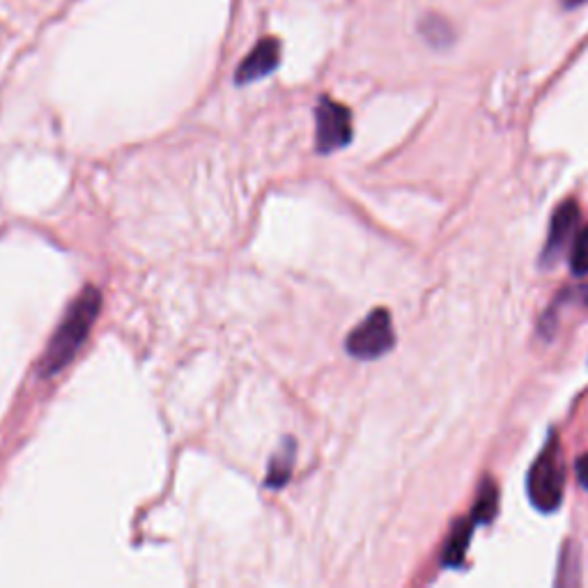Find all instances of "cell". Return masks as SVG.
<instances>
[{"label":"cell","instance_id":"obj_10","mask_svg":"<svg viewBox=\"0 0 588 588\" xmlns=\"http://www.w3.org/2000/svg\"><path fill=\"white\" fill-rule=\"evenodd\" d=\"M571 267L575 276H588V228L579 230L571 249Z\"/></svg>","mask_w":588,"mask_h":588},{"label":"cell","instance_id":"obj_6","mask_svg":"<svg viewBox=\"0 0 588 588\" xmlns=\"http://www.w3.org/2000/svg\"><path fill=\"white\" fill-rule=\"evenodd\" d=\"M278 60H280L278 39H274V37L260 39L255 49L237 68L235 81L239 85H247V83H253L257 79H265L267 74H272L278 68Z\"/></svg>","mask_w":588,"mask_h":588},{"label":"cell","instance_id":"obj_8","mask_svg":"<svg viewBox=\"0 0 588 588\" xmlns=\"http://www.w3.org/2000/svg\"><path fill=\"white\" fill-rule=\"evenodd\" d=\"M295 457H297V444H295V440H283L280 448L274 453L272 463H269L265 485H269L272 490H278V488L286 485L290 481V476H292Z\"/></svg>","mask_w":588,"mask_h":588},{"label":"cell","instance_id":"obj_11","mask_svg":"<svg viewBox=\"0 0 588 588\" xmlns=\"http://www.w3.org/2000/svg\"><path fill=\"white\" fill-rule=\"evenodd\" d=\"M421 33L437 47H444L451 41V26L440 16H428L421 24Z\"/></svg>","mask_w":588,"mask_h":588},{"label":"cell","instance_id":"obj_9","mask_svg":"<svg viewBox=\"0 0 588 588\" xmlns=\"http://www.w3.org/2000/svg\"><path fill=\"white\" fill-rule=\"evenodd\" d=\"M499 508V488L492 481H485L478 490V499L471 508V519L476 525H490Z\"/></svg>","mask_w":588,"mask_h":588},{"label":"cell","instance_id":"obj_1","mask_svg":"<svg viewBox=\"0 0 588 588\" xmlns=\"http://www.w3.org/2000/svg\"><path fill=\"white\" fill-rule=\"evenodd\" d=\"M99 309H101L99 290L85 288L76 297L68 315H64L62 324L56 329V334L47 347V352H45V359H41V363H39L41 377H51V375L60 373V370L76 357L83 340L88 338V332L99 315Z\"/></svg>","mask_w":588,"mask_h":588},{"label":"cell","instance_id":"obj_2","mask_svg":"<svg viewBox=\"0 0 588 588\" xmlns=\"http://www.w3.org/2000/svg\"><path fill=\"white\" fill-rule=\"evenodd\" d=\"M527 492L540 513L559 511L565 492V465L556 434H550L548 444L531 465L527 473Z\"/></svg>","mask_w":588,"mask_h":588},{"label":"cell","instance_id":"obj_5","mask_svg":"<svg viewBox=\"0 0 588 588\" xmlns=\"http://www.w3.org/2000/svg\"><path fill=\"white\" fill-rule=\"evenodd\" d=\"M577 226H579V207L575 201H565L552 216L548 244H544V251H542L544 265H554L561 257V253L575 242Z\"/></svg>","mask_w":588,"mask_h":588},{"label":"cell","instance_id":"obj_4","mask_svg":"<svg viewBox=\"0 0 588 588\" xmlns=\"http://www.w3.org/2000/svg\"><path fill=\"white\" fill-rule=\"evenodd\" d=\"M352 141V113L347 106L322 97L315 108V147L329 155Z\"/></svg>","mask_w":588,"mask_h":588},{"label":"cell","instance_id":"obj_3","mask_svg":"<svg viewBox=\"0 0 588 588\" xmlns=\"http://www.w3.org/2000/svg\"><path fill=\"white\" fill-rule=\"evenodd\" d=\"M396 345V332L394 322H391V313L386 309H375L359 326L350 332L345 340L347 352L361 361H373L391 352V347Z\"/></svg>","mask_w":588,"mask_h":588},{"label":"cell","instance_id":"obj_12","mask_svg":"<svg viewBox=\"0 0 588 588\" xmlns=\"http://www.w3.org/2000/svg\"><path fill=\"white\" fill-rule=\"evenodd\" d=\"M575 473H577V481H579V485L588 490V453H586V455H581L579 460H577V465H575Z\"/></svg>","mask_w":588,"mask_h":588},{"label":"cell","instance_id":"obj_13","mask_svg":"<svg viewBox=\"0 0 588 588\" xmlns=\"http://www.w3.org/2000/svg\"><path fill=\"white\" fill-rule=\"evenodd\" d=\"M581 3H584V0H563L565 8H575V5H581Z\"/></svg>","mask_w":588,"mask_h":588},{"label":"cell","instance_id":"obj_7","mask_svg":"<svg viewBox=\"0 0 588 588\" xmlns=\"http://www.w3.org/2000/svg\"><path fill=\"white\" fill-rule=\"evenodd\" d=\"M473 529H476V521L471 517L455 521V527L446 540V548L442 554V563L446 565V568H460V565L465 563Z\"/></svg>","mask_w":588,"mask_h":588}]
</instances>
